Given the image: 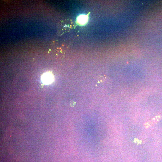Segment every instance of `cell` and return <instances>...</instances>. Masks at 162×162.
<instances>
[{
  "mask_svg": "<svg viewBox=\"0 0 162 162\" xmlns=\"http://www.w3.org/2000/svg\"><path fill=\"white\" fill-rule=\"evenodd\" d=\"M54 80V75L52 72L50 71L45 72L41 76V80L42 82L46 85L51 84L53 82Z\"/></svg>",
  "mask_w": 162,
  "mask_h": 162,
  "instance_id": "cell-2",
  "label": "cell"
},
{
  "mask_svg": "<svg viewBox=\"0 0 162 162\" xmlns=\"http://www.w3.org/2000/svg\"><path fill=\"white\" fill-rule=\"evenodd\" d=\"M88 17L87 15H81L78 16L77 18V22L80 25H84L86 23L88 20Z\"/></svg>",
  "mask_w": 162,
  "mask_h": 162,
  "instance_id": "cell-3",
  "label": "cell"
},
{
  "mask_svg": "<svg viewBox=\"0 0 162 162\" xmlns=\"http://www.w3.org/2000/svg\"><path fill=\"white\" fill-rule=\"evenodd\" d=\"M74 23L71 20H66L63 21L59 26V32L62 34L69 32L74 28Z\"/></svg>",
  "mask_w": 162,
  "mask_h": 162,
  "instance_id": "cell-1",
  "label": "cell"
}]
</instances>
